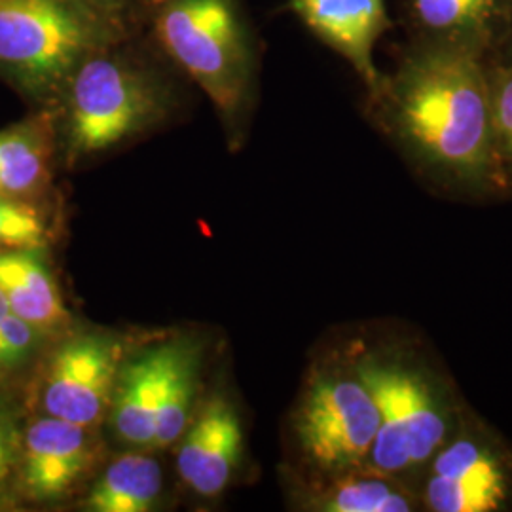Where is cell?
Returning a JSON list of instances; mask_svg holds the SVG:
<instances>
[{"label":"cell","mask_w":512,"mask_h":512,"mask_svg":"<svg viewBox=\"0 0 512 512\" xmlns=\"http://www.w3.org/2000/svg\"><path fill=\"white\" fill-rule=\"evenodd\" d=\"M368 110L425 183L473 200L505 192L495 164L486 57L418 42L368 92Z\"/></svg>","instance_id":"obj_1"},{"label":"cell","mask_w":512,"mask_h":512,"mask_svg":"<svg viewBox=\"0 0 512 512\" xmlns=\"http://www.w3.org/2000/svg\"><path fill=\"white\" fill-rule=\"evenodd\" d=\"M177 74L141 27L97 48L52 107L59 156L82 164L162 128L181 105Z\"/></svg>","instance_id":"obj_2"},{"label":"cell","mask_w":512,"mask_h":512,"mask_svg":"<svg viewBox=\"0 0 512 512\" xmlns=\"http://www.w3.org/2000/svg\"><path fill=\"white\" fill-rule=\"evenodd\" d=\"M378 408V433L366 467L418 495L429 463L452 439L469 404L437 357L412 336H385L349 349Z\"/></svg>","instance_id":"obj_3"},{"label":"cell","mask_w":512,"mask_h":512,"mask_svg":"<svg viewBox=\"0 0 512 512\" xmlns=\"http://www.w3.org/2000/svg\"><path fill=\"white\" fill-rule=\"evenodd\" d=\"M139 25L217 110L230 147L255 109L260 42L245 0H141Z\"/></svg>","instance_id":"obj_4"},{"label":"cell","mask_w":512,"mask_h":512,"mask_svg":"<svg viewBox=\"0 0 512 512\" xmlns=\"http://www.w3.org/2000/svg\"><path fill=\"white\" fill-rule=\"evenodd\" d=\"M133 29L76 0H0V78L38 109H52L88 55Z\"/></svg>","instance_id":"obj_5"},{"label":"cell","mask_w":512,"mask_h":512,"mask_svg":"<svg viewBox=\"0 0 512 512\" xmlns=\"http://www.w3.org/2000/svg\"><path fill=\"white\" fill-rule=\"evenodd\" d=\"M376 433L378 408L349 351L315 366L293 414L294 446L308 476L363 469Z\"/></svg>","instance_id":"obj_6"},{"label":"cell","mask_w":512,"mask_h":512,"mask_svg":"<svg viewBox=\"0 0 512 512\" xmlns=\"http://www.w3.org/2000/svg\"><path fill=\"white\" fill-rule=\"evenodd\" d=\"M423 512H511L512 444L469 406L418 486Z\"/></svg>","instance_id":"obj_7"},{"label":"cell","mask_w":512,"mask_h":512,"mask_svg":"<svg viewBox=\"0 0 512 512\" xmlns=\"http://www.w3.org/2000/svg\"><path fill=\"white\" fill-rule=\"evenodd\" d=\"M122 363V346L114 336L74 334L46 366L40 393L44 414L95 429L109 416Z\"/></svg>","instance_id":"obj_8"},{"label":"cell","mask_w":512,"mask_h":512,"mask_svg":"<svg viewBox=\"0 0 512 512\" xmlns=\"http://www.w3.org/2000/svg\"><path fill=\"white\" fill-rule=\"evenodd\" d=\"M95 429L40 416L23 431L18 475L23 494L38 503L59 501L90 473L99 444Z\"/></svg>","instance_id":"obj_9"},{"label":"cell","mask_w":512,"mask_h":512,"mask_svg":"<svg viewBox=\"0 0 512 512\" xmlns=\"http://www.w3.org/2000/svg\"><path fill=\"white\" fill-rule=\"evenodd\" d=\"M177 444V469L184 484L202 497L222 494L243 456V427L236 406L224 395L211 397L192 416Z\"/></svg>","instance_id":"obj_10"},{"label":"cell","mask_w":512,"mask_h":512,"mask_svg":"<svg viewBox=\"0 0 512 512\" xmlns=\"http://www.w3.org/2000/svg\"><path fill=\"white\" fill-rule=\"evenodd\" d=\"M289 8L315 37L340 57L372 92L382 71L376 67L374 50L389 29L384 0H289Z\"/></svg>","instance_id":"obj_11"},{"label":"cell","mask_w":512,"mask_h":512,"mask_svg":"<svg viewBox=\"0 0 512 512\" xmlns=\"http://www.w3.org/2000/svg\"><path fill=\"white\" fill-rule=\"evenodd\" d=\"M421 44L486 57L512 33V0H403Z\"/></svg>","instance_id":"obj_12"},{"label":"cell","mask_w":512,"mask_h":512,"mask_svg":"<svg viewBox=\"0 0 512 512\" xmlns=\"http://www.w3.org/2000/svg\"><path fill=\"white\" fill-rule=\"evenodd\" d=\"M165 357L167 342L137 353L120 366L107 420L112 437L129 450H154Z\"/></svg>","instance_id":"obj_13"},{"label":"cell","mask_w":512,"mask_h":512,"mask_svg":"<svg viewBox=\"0 0 512 512\" xmlns=\"http://www.w3.org/2000/svg\"><path fill=\"white\" fill-rule=\"evenodd\" d=\"M57 156L54 109H38L0 129V194L37 196L50 184Z\"/></svg>","instance_id":"obj_14"},{"label":"cell","mask_w":512,"mask_h":512,"mask_svg":"<svg viewBox=\"0 0 512 512\" xmlns=\"http://www.w3.org/2000/svg\"><path fill=\"white\" fill-rule=\"evenodd\" d=\"M302 509L317 512H420L406 484L368 467L330 476H308L300 488Z\"/></svg>","instance_id":"obj_15"},{"label":"cell","mask_w":512,"mask_h":512,"mask_svg":"<svg viewBox=\"0 0 512 512\" xmlns=\"http://www.w3.org/2000/svg\"><path fill=\"white\" fill-rule=\"evenodd\" d=\"M0 294L12 310L46 334L69 321L57 279L40 251H0Z\"/></svg>","instance_id":"obj_16"},{"label":"cell","mask_w":512,"mask_h":512,"mask_svg":"<svg viewBox=\"0 0 512 512\" xmlns=\"http://www.w3.org/2000/svg\"><path fill=\"white\" fill-rule=\"evenodd\" d=\"M164 492V471L148 450H129L99 475L84 501L86 511L148 512Z\"/></svg>","instance_id":"obj_17"},{"label":"cell","mask_w":512,"mask_h":512,"mask_svg":"<svg viewBox=\"0 0 512 512\" xmlns=\"http://www.w3.org/2000/svg\"><path fill=\"white\" fill-rule=\"evenodd\" d=\"M200 370L202 346L194 338H175L167 342L154 450H165L183 437L184 429L194 416Z\"/></svg>","instance_id":"obj_18"},{"label":"cell","mask_w":512,"mask_h":512,"mask_svg":"<svg viewBox=\"0 0 512 512\" xmlns=\"http://www.w3.org/2000/svg\"><path fill=\"white\" fill-rule=\"evenodd\" d=\"M495 164L505 192L512 190V57L488 63Z\"/></svg>","instance_id":"obj_19"},{"label":"cell","mask_w":512,"mask_h":512,"mask_svg":"<svg viewBox=\"0 0 512 512\" xmlns=\"http://www.w3.org/2000/svg\"><path fill=\"white\" fill-rule=\"evenodd\" d=\"M48 241L50 226L37 203L0 194V251H42Z\"/></svg>","instance_id":"obj_20"},{"label":"cell","mask_w":512,"mask_h":512,"mask_svg":"<svg viewBox=\"0 0 512 512\" xmlns=\"http://www.w3.org/2000/svg\"><path fill=\"white\" fill-rule=\"evenodd\" d=\"M48 334L25 321L0 294V372L27 365Z\"/></svg>","instance_id":"obj_21"},{"label":"cell","mask_w":512,"mask_h":512,"mask_svg":"<svg viewBox=\"0 0 512 512\" xmlns=\"http://www.w3.org/2000/svg\"><path fill=\"white\" fill-rule=\"evenodd\" d=\"M23 431L16 412L4 395H0V492H10L8 482L18 475Z\"/></svg>","instance_id":"obj_22"},{"label":"cell","mask_w":512,"mask_h":512,"mask_svg":"<svg viewBox=\"0 0 512 512\" xmlns=\"http://www.w3.org/2000/svg\"><path fill=\"white\" fill-rule=\"evenodd\" d=\"M76 2L97 12L103 18L120 23V25L141 27L139 25L141 0H76Z\"/></svg>","instance_id":"obj_23"},{"label":"cell","mask_w":512,"mask_h":512,"mask_svg":"<svg viewBox=\"0 0 512 512\" xmlns=\"http://www.w3.org/2000/svg\"><path fill=\"white\" fill-rule=\"evenodd\" d=\"M14 505H16V501L10 492H0V511H10V509H14Z\"/></svg>","instance_id":"obj_24"}]
</instances>
